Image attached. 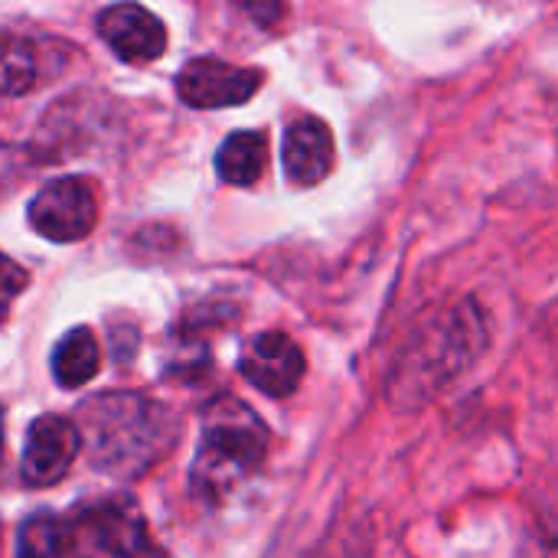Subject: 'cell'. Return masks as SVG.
<instances>
[{
    "label": "cell",
    "instance_id": "6da1fadb",
    "mask_svg": "<svg viewBox=\"0 0 558 558\" xmlns=\"http://www.w3.org/2000/svg\"><path fill=\"white\" fill-rule=\"evenodd\" d=\"M78 435L95 468L131 477L170 454L180 438L173 412L137 392H108L82 405Z\"/></svg>",
    "mask_w": 558,
    "mask_h": 558
},
{
    "label": "cell",
    "instance_id": "7a4b0ae2",
    "mask_svg": "<svg viewBox=\"0 0 558 558\" xmlns=\"http://www.w3.org/2000/svg\"><path fill=\"white\" fill-rule=\"evenodd\" d=\"M484 347H487V327L474 301L451 307L438 320L425 324L418 337H412L409 350L392 369L389 396L405 409L425 405L454 376H461L481 356Z\"/></svg>",
    "mask_w": 558,
    "mask_h": 558
},
{
    "label": "cell",
    "instance_id": "3957f363",
    "mask_svg": "<svg viewBox=\"0 0 558 558\" xmlns=\"http://www.w3.org/2000/svg\"><path fill=\"white\" fill-rule=\"evenodd\" d=\"M265 428L258 425L255 412L235 399H219L206 412L196 464H193V487L203 497H219L239 477L252 474L265 458Z\"/></svg>",
    "mask_w": 558,
    "mask_h": 558
},
{
    "label": "cell",
    "instance_id": "277c9868",
    "mask_svg": "<svg viewBox=\"0 0 558 558\" xmlns=\"http://www.w3.org/2000/svg\"><path fill=\"white\" fill-rule=\"evenodd\" d=\"M69 556L75 558H167L147 533V520L128 497L88 504L72 513Z\"/></svg>",
    "mask_w": 558,
    "mask_h": 558
},
{
    "label": "cell",
    "instance_id": "5b68a950",
    "mask_svg": "<svg viewBox=\"0 0 558 558\" xmlns=\"http://www.w3.org/2000/svg\"><path fill=\"white\" fill-rule=\"evenodd\" d=\"M98 222V203L85 180L62 177L46 183L29 203V226L49 242H78Z\"/></svg>",
    "mask_w": 558,
    "mask_h": 558
},
{
    "label": "cell",
    "instance_id": "8992f818",
    "mask_svg": "<svg viewBox=\"0 0 558 558\" xmlns=\"http://www.w3.org/2000/svg\"><path fill=\"white\" fill-rule=\"evenodd\" d=\"M262 72L222 59H193L177 75V95L190 108H229L248 101L262 88Z\"/></svg>",
    "mask_w": 558,
    "mask_h": 558
},
{
    "label": "cell",
    "instance_id": "52a82bcc",
    "mask_svg": "<svg viewBox=\"0 0 558 558\" xmlns=\"http://www.w3.org/2000/svg\"><path fill=\"white\" fill-rule=\"evenodd\" d=\"M239 373L265 396L284 399L304 379V353L288 333L268 330L245 343L239 356Z\"/></svg>",
    "mask_w": 558,
    "mask_h": 558
},
{
    "label": "cell",
    "instance_id": "ba28073f",
    "mask_svg": "<svg viewBox=\"0 0 558 558\" xmlns=\"http://www.w3.org/2000/svg\"><path fill=\"white\" fill-rule=\"evenodd\" d=\"M82 435L62 415H39L26 432L23 448V481L29 487H49L65 477L72 461L78 458Z\"/></svg>",
    "mask_w": 558,
    "mask_h": 558
},
{
    "label": "cell",
    "instance_id": "9c48e42d",
    "mask_svg": "<svg viewBox=\"0 0 558 558\" xmlns=\"http://www.w3.org/2000/svg\"><path fill=\"white\" fill-rule=\"evenodd\" d=\"M98 36L118 52V59L124 62H154L163 46H167V33L163 23L137 7V3H114L98 16Z\"/></svg>",
    "mask_w": 558,
    "mask_h": 558
},
{
    "label": "cell",
    "instance_id": "30bf717a",
    "mask_svg": "<svg viewBox=\"0 0 558 558\" xmlns=\"http://www.w3.org/2000/svg\"><path fill=\"white\" fill-rule=\"evenodd\" d=\"M284 173L294 186L320 183L333 167V134L320 118H298L284 131Z\"/></svg>",
    "mask_w": 558,
    "mask_h": 558
},
{
    "label": "cell",
    "instance_id": "8fae6325",
    "mask_svg": "<svg viewBox=\"0 0 558 558\" xmlns=\"http://www.w3.org/2000/svg\"><path fill=\"white\" fill-rule=\"evenodd\" d=\"M268 163V141L258 131H235L216 154V170L232 186H252Z\"/></svg>",
    "mask_w": 558,
    "mask_h": 558
},
{
    "label": "cell",
    "instance_id": "7c38bea8",
    "mask_svg": "<svg viewBox=\"0 0 558 558\" xmlns=\"http://www.w3.org/2000/svg\"><path fill=\"white\" fill-rule=\"evenodd\" d=\"M98 366H101V350L88 327L69 330L52 353V373H56L59 386H65V389H78V386L92 383L98 376Z\"/></svg>",
    "mask_w": 558,
    "mask_h": 558
},
{
    "label": "cell",
    "instance_id": "4fadbf2b",
    "mask_svg": "<svg viewBox=\"0 0 558 558\" xmlns=\"http://www.w3.org/2000/svg\"><path fill=\"white\" fill-rule=\"evenodd\" d=\"M69 556V523L49 510L23 520L16 533V558H65Z\"/></svg>",
    "mask_w": 558,
    "mask_h": 558
},
{
    "label": "cell",
    "instance_id": "5bb4252c",
    "mask_svg": "<svg viewBox=\"0 0 558 558\" xmlns=\"http://www.w3.org/2000/svg\"><path fill=\"white\" fill-rule=\"evenodd\" d=\"M36 82V52L23 36H0V95L16 98L26 95Z\"/></svg>",
    "mask_w": 558,
    "mask_h": 558
},
{
    "label": "cell",
    "instance_id": "9a60e30c",
    "mask_svg": "<svg viewBox=\"0 0 558 558\" xmlns=\"http://www.w3.org/2000/svg\"><path fill=\"white\" fill-rule=\"evenodd\" d=\"M26 271L16 265V262H10L7 255H0V324L7 320V314H10V304L23 294V288H26Z\"/></svg>",
    "mask_w": 558,
    "mask_h": 558
},
{
    "label": "cell",
    "instance_id": "2e32d148",
    "mask_svg": "<svg viewBox=\"0 0 558 558\" xmlns=\"http://www.w3.org/2000/svg\"><path fill=\"white\" fill-rule=\"evenodd\" d=\"M0 451H3V409H0Z\"/></svg>",
    "mask_w": 558,
    "mask_h": 558
}]
</instances>
